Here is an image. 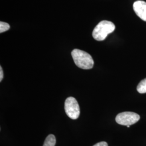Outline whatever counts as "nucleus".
Instances as JSON below:
<instances>
[{"label":"nucleus","instance_id":"obj_6","mask_svg":"<svg viewBox=\"0 0 146 146\" xmlns=\"http://www.w3.org/2000/svg\"><path fill=\"white\" fill-rule=\"evenodd\" d=\"M56 142L55 136L52 134H50L46 137L43 146H55Z\"/></svg>","mask_w":146,"mask_h":146},{"label":"nucleus","instance_id":"obj_7","mask_svg":"<svg viewBox=\"0 0 146 146\" xmlns=\"http://www.w3.org/2000/svg\"><path fill=\"white\" fill-rule=\"evenodd\" d=\"M137 90L139 93H146V78L142 80L137 87Z\"/></svg>","mask_w":146,"mask_h":146},{"label":"nucleus","instance_id":"obj_8","mask_svg":"<svg viewBox=\"0 0 146 146\" xmlns=\"http://www.w3.org/2000/svg\"><path fill=\"white\" fill-rule=\"evenodd\" d=\"M10 29V25L4 22L1 21L0 22V33H2L8 31Z\"/></svg>","mask_w":146,"mask_h":146},{"label":"nucleus","instance_id":"obj_1","mask_svg":"<svg viewBox=\"0 0 146 146\" xmlns=\"http://www.w3.org/2000/svg\"><path fill=\"white\" fill-rule=\"evenodd\" d=\"M72 56L75 64L79 68L90 69L94 66V60L88 52L75 49L72 52Z\"/></svg>","mask_w":146,"mask_h":146},{"label":"nucleus","instance_id":"obj_10","mask_svg":"<svg viewBox=\"0 0 146 146\" xmlns=\"http://www.w3.org/2000/svg\"><path fill=\"white\" fill-rule=\"evenodd\" d=\"M3 78V70L1 67H0V81L1 82L2 79Z\"/></svg>","mask_w":146,"mask_h":146},{"label":"nucleus","instance_id":"obj_4","mask_svg":"<svg viewBox=\"0 0 146 146\" xmlns=\"http://www.w3.org/2000/svg\"><path fill=\"white\" fill-rule=\"evenodd\" d=\"M140 119V115L131 111L122 112L116 117V122L121 125H131L136 123Z\"/></svg>","mask_w":146,"mask_h":146},{"label":"nucleus","instance_id":"obj_5","mask_svg":"<svg viewBox=\"0 0 146 146\" xmlns=\"http://www.w3.org/2000/svg\"><path fill=\"white\" fill-rule=\"evenodd\" d=\"M133 9L136 14L141 20L146 22V2L143 1H137L133 4Z\"/></svg>","mask_w":146,"mask_h":146},{"label":"nucleus","instance_id":"obj_2","mask_svg":"<svg viewBox=\"0 0 146 146\" xmlns=\"http://www.w3.org/2000/svg\"><path fill=\"white\" fill-rule=\"evenodd\" d=\"M115 29V26L113 22L106 20L101 21L95 27L92 35L97 41H104L108 34L112 33Z\"/></svg>","mask_w":146,"mask_h":146},{"label":"nucleus","instance_id":"obj_11","mask_svg":"<svg viewBox=\"0 0 146 146\" xmlns=\"http://www.w3.org/2000/svg\"><path fill=\"white\" fill-rule=\"evenodd\" d=\"M127 127H128V128H129V127H130V125H127Z\"/></svg>","mask_w":146,"mask_h":146},{"label":"nucleus","instance_id":"obj_9","mask_svg":"<svg viewBox=\"0 0 146 146\" xmlns=\"http://www.w3.org/2000/svg\"><path fill=\"white\" fill-rule=\"evenodd\" d=\"M93 146H108V144L106 142L102 141V142H99V143L95 144Z\"/></svg>","mask_w":146,"mask_h":146},{"label":"nucleus","instance_id":"obj_3","mask_svg":"<svg viewBox=\"0 0 146 146\" xmlns=\"http://www.w3.org/2000/svg\"><path fill=\"white\" fill-rule=\"evenodd\" d=\"M64 110L68 117L73 120L78 119L80 114V109L79 104L73 97H69L65 101Z\"/></svg>","mask_w":146,"mask_h":146}]
</instances>
